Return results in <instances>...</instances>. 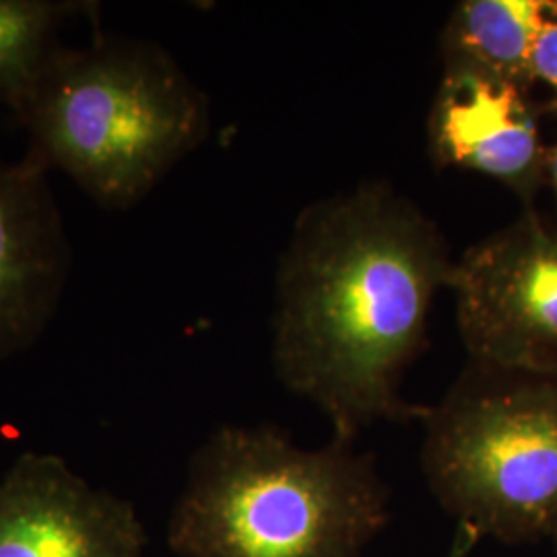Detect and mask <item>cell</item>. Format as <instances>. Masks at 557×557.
I'll list each match as a JSON object with an SVG mask.
<instances>
[{
  "instance_id": "1",
  "label": "cell",
  "mask_w": 557,
  "mask_h": 557,
  "mask_svg": "<svg viewBox=\"0 0 557 557\" xmlns=\"http://www.w3.org/2000/svg\"><path fill=\"white\" fill-rule=\"evenodd\" d=\"M453 269L436 223L388 186L301 213L278 264L273 361L337 442L354 444L379 421H423L428 407L400 397V382Z\"/></svg>"
},
{
  "instance_id": "2",
  "label": "cell",
  "mask_w": 557,
  "mask_h": 557,
  "mask_svg": "<svg viewBox=\"0 0 557 557\" xmlns=\"http://www.w3.org/2000/svg\"><path fill=\"white\" fill-rule=\"evenodd\" d=\"M386 522V485L351 444L308 450L271 425H223L190 460L168 545L178 557H359Z\"/></svg>"
},
{
  "instance_id": "3",
  "label": "cell",
  "mask_w": 557,
  "mask_h": 557,
  "mask_svg": "<svg viewBox=\"0 0 557 557\" xmlns=\"http://www.w3.org/2000/svg\"><path fill=\"white\" fill-rule=\"evenodd\" d=\"M27 153L108 211L145 199L209 131L205 96L153 41L60 46L13 110Z\"/></svg>"
},
{
  "instance_id": "4",
  "label": "cell",
  "mask_w": 557,
  "mask_h": 557,
  "mask_svg": "<svg viewBox=\"0 0 557 557\" xmlns=\"http://www.w3.org/2000/svg\"><path fill=\"white\" fill-rule=\"evenodd\" d=\"M421 467L440 506L508 545L557 515V374L471 361L423 418Z\"/></svg>"
},
{
  "instance_id": "5",
  "label": "cell",
  "mask_w": 557,
  "mask_h": 557,
  "mask_svg": "<svg viewBox=\"0 0 557 557\" xmlns=\"http://www.w3.org/2000/svg\"><path fill=\"white\" fill-rule=\"evenodd\" d=\"M448 289L471 361L557 374V225L533 209L455 260Z\"/></svg>"
},
{
  "instance_id": "6",
  "label": "cell",
  "mask_w": 557,
  "mask_h": 557,
  "mask_svg": "<svg viewBox=\"0 0 557 557\" xmlns=\"http://www.w3.org/2000/svg\"><path fill=\"white\" fill-rule=\"evenodd\" d=\"M147 533L128 499L50 453H23L0 478V557H140Z\"/></svg>"
},
{
  "instance_id": "7",
  "label": "cell",
  "mask_w": 557,
  "mask_h": 557,
  "mask_svg": "<svg viewBox=\"0 0 557 557\" xmlns=\"http://www.w3.org/2000/svg\"><path fill=\"white\" fill-rule=\"evenodd\" d=\"M71 244L48 170L0 160V359L38 343L59 312Z\"/></svg>"
},
{
  "instance_id": "8",
  "label": "cell",
  "mask_w": 557,
  "mask_h": 557,
  "mask_svg": "<svg viewBox=\"0 0 557 557\" xmlns=\"http://www.w3.org/2000/svg\"><path fill=\"white\" fill-rule=\"evenodd\" d=\"M430 149L440 165L498 180L531 205L547 180V147L529 91L479 69L444 62L430 114Z\"/></svg>"
},
{
  "instance_id": "9",
  "label": "cell",
  "mask_w": 557,
  "mask_h": 557,
  "mask_svg": "<svg viewBox=\"0 0 557 557\" xmlns=\"http://www.w3.org/2000/svg\"><path fill=\"white\" fill-rule=\"evenodd\" d=\"M556 17L557 0H465L446 23L444 62L473 66L529 91L535 44Z\"/></svg>"
},
{
  "instance_id": "10",
  "label": "cell",
  "mask_w": 557,
  "mask_h": 557,
  "mask_svg": "<svg viewBox=\"0 0 557 557\" xmlns=\"http://www.w3.org/2000/svg\"><path fill=\"white\" fill-rule=\"evenodd\" d=\"M98 15L100 2L89 0H0V106L17 108L62 46L69 21Z\"/></svg>"
},
{
  "instance_id": "11",
  "label": "cell",
  "mask_w": 557,
  "mask_h": 557,
  "mask_svg": "<svg viewBox=\"0 0 557 557\" xmlns=\"http://www.w3.org/2000/svg\"><path fill=\"white\" fill-rule=\"evenodd\" d=\"M533 83L541 81L554 91L557 108V17L549 21L539 36L531 59Z\"/></svg>"
},
{
  "instance_id": "12",
  "label": "cell",
  "mask_w": 557,
  "mask_h": 557,
  "mask_svg": "<svg viewBox=\"0 0 557 557\" xmlns=\"http://www.w3.org/2000/svg\"><path fill=\"white\" fill-rule=\"evenodd\" d=\"M481 539H483L481 537V533H479L473 524H469V522H458L455 537H453V543H450V549H448L446 557L471 556V554L475 552V547H478Z\"/></svg>"
},
{
  "instance_id": "13",
  "label": "cell",
  "mask_w": 557,
  "mask_h": 557,
  "mask_svg": "<svg viewBox=\"0 0 557 557\" xmlns=\"http://www.w3.org/2000/svg\"><path fill=\"white\" fill-rule=\"evenodd\" d=\"M547 180L554 186L557 200V143L554 147H549V151H547Z\"/></svg>"
},
{
  "instance_id": "14",
  "label": "cell",
  "mask_w": 557,
  "mask_h": 557,
  "mask_svg": "<svg viewBox=\"0 0 557 557\" xmlns=\"http://www.w3.org/2000/svg\"><path fill=\"white\" fill-rule=\"evenodd\" d=\"M552 541H554V545H556L557 549V515L556 518H554V524H552V531H549V537Z\"/></svg>"
}]
</instances>
